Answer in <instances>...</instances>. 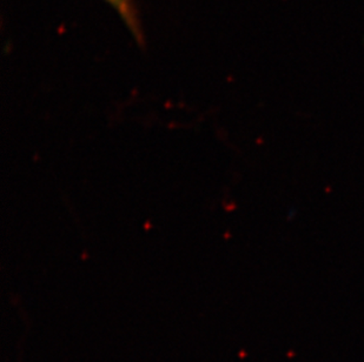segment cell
<instances>
[{
	"mask_svg": "<svg viewBox=\"0 0 364 362\" xmlns=\"http://www.w3.org/2000/svg\"><path fill=\"white\" fill-rule=\"evenodd\" d=\"M114 7L116 12L121 16L124 23L132 35L137 38V40L143 39V30H141V19L138 16L137 7L134 0H105Z\"/></svg>",
	"mask_w": 364,
	"mask_h": 362,
	"instance_id": "cell-1",
	"label": "cell"
}]
</instances>
